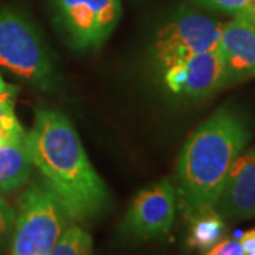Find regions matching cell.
Wrapping results in <instances>:
<instances>
[{"label":"cell","mask_w":255,"mask_h":255,"mask_svg":"<svg viewBox=\"0 0 255 255\" xmlns=\"http://www.w3.org/2000/svg\"><path fill=\"white\" fill-rule=\"evenodd\" d=\"M33 166L75 221L95 219L107 209L110 193L61 112L41 108L26 133Z\"/></svg>","instance_id":"cell-1"},{"label":"cell","mask_w":255,"mask_h":255,"mask_svg":"<svg viewBox=\"0 0 255 255\" xmlns=\"http://www.w3.org/2000/svg\"><path fill=\"white\" fill-rule=\"evenodd\" d=\"M251 137L241 111L226 105L207 118L187 139L176 169V194L184 217L216 207L233 162Z\"/></svg>","instance_id":"cell-2"},{"label":"cell","mask_w":255,"mask_h":255,"mask_svg":"<svg viewBox=\"0 0 255 255\" xmlns=\"http://www.w3.org/2000/svg\"><path fill=\"white\" fill-rule=\"evenodd\" d=\"M70 220L41 177L31 182L17 199L10 255H48Z\"/></svg>","instance_id":"cell-3"},{"label":"cell","mask_w":255,"mask_h":255,"mask_svg":"<svg viewBox=\"0 0 255 255\" xmlns=\"http://www.w3.org/2000/svg\"><path fill=\"white\" fill-rule=\"evenodd\" d=\"M0 67L48 90L54 85V65L34 24L16 10H0Z\"/></svg>","instance_id":"cell-4"},{"label":"cell","mask_w":255,"mask_h":255,"mask_svg":"<svg viewBox=\"0 0 255 255\" xmlns=\"http://www.w3.org/2000/svg\"><path fill=\"white\" fill-rule=\"evenodd\" d=\"M223 23L190 9H180L159 28L153 43V58L160 71L191 55L217 50Z\"/></svg>","instance_id":"cell-5"},{"label":"cell","mask_w":255,"mask_h":255,"mask_svg":"<svg viewBox=\"0 0 255 255\" xmlns=\"http://www.w3.org/2000/svg\"><path fill=\"white\" fill-rule=\"evenodd\" d=\"M61 33L74 50H98L117 27L121 0H50Z\"/></svg>","instance_id":"cell-6"},{"label":"cell","mask_w":255,"mask_h":255,"mask_svg":"<svg viewBox=\"0 0 255 255\" xmlns=\"http://www.w3.org/2000/svg\"><path fill=\"white\" fill-rule=\"evenodd\" d=\"M176 201V189L169 179L140 190L128 210L125 219L128 233L140 238L166 236L173 227Z\"/></svg>","instance_id":"cell-7"},{"label":"cell","mask_w":255,"mask_h":255,"mask_svg":"<svg viewBox=\"0 0 255 255\" xmlns=\"http://www.w3.org/2000/svg\"><path fill=\"white\" fill-rule=\"evenodd\" d=\"M163 74L169 91L193 100L209 97L228 85L226 64L219 48L191 55Z\"/></svg>","instance_id":"cell-8"},{"label":"cell","mask_w":255,"mask_h":255,"mask_svg":"<svg viewBox=\"0 0 255 255\" xmlns=\"http://www.w3.org/2000/svg\"><path fill=\"white\" fill-rule=\"evenodd\" d=\"M214 209L223 219L255 217V146L233 162Z\"/></svg>","instance_id":"cell-9"},{"label":"cell","mask_w":255,"mask_h":255,"mask_svg":"<svg viewBox=\"0 0 255 255\" xmlns=\"http://www.w3.org/2000/svg\"><path fill=\"white\" fill-rule=\"evenodd\" d=\"M219 50L227 70L228 84L255 77V26L234 16L223 26Z\"/></svg>","instance_id":"cell-10"},{"label":"cell","mask_w":255,"mask_h":255,"mask_svg":"<svg viewBox=\"0 0 255 255\" xmlns=\"http://www.w3.org/2000/svg\"><path fill=\"white\" fill-rule=\"evenodd\" d=\"M33 162L26 146V137L0 146V196L18 190L33 173Z\"/></svg>","instance_id":"cell-11"},{"label":"cell","mask_w":255,"mask_h":255,"mask_svg":"<svg viewBox=\"0 0 255 255\" xmlns=\"http://www.w3.org/2000/svg\"><path fill=\"white\" fill-rule=\"evenodd\" d=\"M190 234L187 238V246L194 250L206 251L221 241L226 226L224 220L216 209L203 211L189 220Z\"/></svg>","instance_id":"cell-12"},{"label":"cell","mask_w":255,"mask_h":255,"mask_svg":"<svg viewBox=\"0 0 255 255\" xmlns=\"http://www.w3.org/2000/svg\"><path fill=\"white\" fill-rule=\"evenodd\" d=\"M92 238L80 226H68L48 255H91Z\"/></svg>","instance_id":"cell-13"},{"label":"cell","mask_w":255,"mask_h":255,"mask_svg":"<svg viewBox=\"0 0 255 255\" xmlns=\"http://www.w3.org/2000/svg\"><path fill=\"white\" fill-rule=\"evenodd\" d=\"M26 137L14 112V101H0V145H9Z\"/></svg>","instance_id":"cell-14"},{"label":"cell","mask_w":255,"mask_h":255,"mask_svg":"<svg viewBox=\"0 0 255 255\" xmlns=\"http://www.w3.org/2000/svg\"><path fill=\"white\" fill-rule=\"evenodd\" d=\"M14 221H16V209L3 196H0V253L11 241Z\"/></svg>","instance_id":"cell-15"},{"label":"cell","mask_w":255,"mask_h":255,"mask_svg":"<svg viewBox=\"0 0 255 255\" xmlns=\"http://www.w3.org/2000/svg\"><path fill=\"white\" fill-rule=\"evenodd\" d=\"M190 1L203 9L221 11V13H227V14L234 16L246 6L248 0H190Z\"/></svg>","instance_id":"cell-16"},{"label":"cell","mask_w":255,"mask_h":255,"mask_svg":"<svg viewBox=\"0 0 255 255\" xmlns=\"http://www.w3.org/2000/svg\"><path fill=\"white\" fill-rule=\"evenodd\" d=\"M206 255H246V253L240 241L226 240V241H220L213 248H210V251Z\"/></svg>","instance_id":"cell-17"},{"label":"cell","mask_w":255,"mask_h":255,"mask_svg":"<svg viewBox=\"0 0 255 255\" xmlns=\"http://www.w3.org/2000/svg\"><path fill=\"white\" fill-rule=\"evenodd\" d=\"M18 88L16 85H10L0 75V101H14Z\"/></svg>","instance_id":"cell-18"},{"label":"cell","mask_w":255,"mask_h":255,"mask_svg":"<svg viewBox=\"0 0 255 255\" xmlns=\"http://www.w3.org/2000/svg\"><path fill=\"white\" fill-rule=\"evenodd\" d=\"M240 243H241V246L244 248L246 255L253 254L255 251V228L244 233L241 240H240Z\"/></svg>","instance_id":"cell-19"},{"label":"cell","mask_w":255,"mask_h":255,"mask_svg":"<svg viewBox=\"0 0 255 255\" xmlns=\"http://www.w3.org/2000/svg\"><path fill=\"white\" fill-rule=\"evenodd\" d=\"M234 16H240V17L246 18L247 21H250L253 26H255V0H248L247 4L243 9L238 11Z\"/></svg>","instance_id":"cell-20"}]
</instances>
